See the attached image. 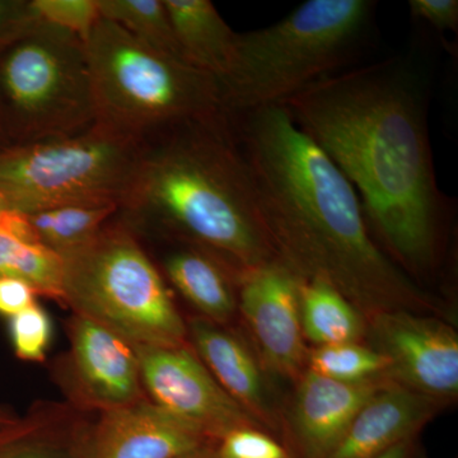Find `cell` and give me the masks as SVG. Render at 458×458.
<instances>
[{"label": "cell", "instance_id": "1", "mask_svg": "<svg viewBox=\"0 0 458 458\" xmlns=\"http://www.w3.org/2000/svg\"><path fill=\"white\" fill-rule=\"evenodd\" d=\"M423 75L401 57L344 69L283 102L352 183L367 225L406 269L441 258L450 199L439 190Z\"/></svg>", "mask_w": 458, "mask_h": 458}, {"label": "cell", "instance_id": "2", "mask_svg": "<svg viewBox=\"0 0 458 458\" xmlns=\"http://www.w3.org/2000/svg\"><path fill=\"white\" fill-rule=\"evenodd\" d=\"M229 120L280 261L301 279L331 283L360 311L432 307L376 245L352 183L283 105Z\"/></svg>", "mask_w": 458, "mask_h": 458}, {"label": "cell", "instance_id": "3", "mask_svg": "<svg viewBox=\"0 0 458 458\" xmlns=\"http://www.w3.org/2000/svg\"><path fill=\"white\" fill-rule=\"evenodd\" d=\"M119 212L188 238L238 274L280 260L227 111L147 141Z\"/></svg>", "mask_w": 458, "mask_h": 458}, {"label": "cell", "instance_id": "4", "mask_svg": "<svg viewBox=\"0 0 458 458\" xmlns=\"http://www.w3.org/2000/svg\"><path fill=\"white\" fill-rule=\"evenodd\" d=\"M84 47L96 123L111 131L146 144L225 113L216 78L157 53L111 21L101 17Z\"/></svg>", "mask_w": 458, "mask_h": 458}, {"label": "cell", "instance_id": "5", "mask_svg": "<svg viewBox=\"0 0 458 458\" xmlns=\"http://www.w3.org/2000/svg\"><path fill=\"white\" fill-rule=\"evenodd\" d=\"M376 3L309 0L276 25L240 33L236 62L221 83L227 113L282 105L339 73L369 35Z\"/></svg>", "mask_w": 458, "mask_h": 458}, {"label": "cell", "instance_id": "6", "mask_svg": "<svg viewBox=\"0 0 458 458\" xmlns=\"http://www.w3.org/2000/svg\"><path fill=\"white\" fill-rule=\"evenodd\" d=\"M62 301L132 345L181 346L188 327L164 276L125 225H107L62 256Z\"/></svg>", "mask_w": 458, "mask_h": 458}, {"label": "cell", "instance_id": "7", "mask_svg": "<svg viewBox=\"0 0 458 458\" xmlns=\"http://www.w3.org/2000/svg\"><path fill=\"white\" fill-rule=\"evenodd\" d=\"M95 123L80 38L40 20L0 53V128L9 147L69 137Z\"/></svg>", "mask_w": 458, "mask_h": 458}, {"label": "cell", "instance_id": "8", "mask_svg": "<svg viewBox=\"0 0 458 458\" xmlns=\"http://www.w3.org/2000/svg\"><path fill=\"white\" fill-rule=\"evenodd\" d=\"M146 144L95 125L0 152V192L30 214L72 204L122 205Z\"/></svg>", "mask_w": 458, "mask_h": 458}, {"label": "cell", "instance_id": "9", "mask_svg": "<svg viewBox=\"0 0 458 458\" xmlns=\"http://www.w3.org/2000/svg\"><path fill=\"white\" fill-rule=\"evenodd\" d=\"M141 385L152 403L186 421L213 442L258 420L216 381L198 355L185 346L134 345Z\"/></svg>", "mask_w": 458, "mask_h": 458}, {"label": "cell", "instance_id": "10", "mask_svg": "<svg viewBox=\"0 0 458 458\" xmlns=\"http://www.w3.org/2000/svg\"><path fill=\"white\" fill-rule=\"evenodd\" d=\"M370 348L388 361L386 378L445 401L458 393V336L439 319L409 310L378 312L369 325Z\"/></svg>", "mask_w": 458, "mask_h": 458}, {"label": "cell", "instance_id": "11", "mask_svg": "<svg viewBox=\"0 0 458 458\" xmlns=\"http://www.w3.org/2000/svg\"><path fill=\"white\" fill-rule=\"evenodd\" d=\"M240 307L262 360L278 375L295 377L309 358L300 313L301 278L280 260L243 271Z\"/></svg>", "mask_w": 458, "mask_h": 458}, {"label": "cell", "instance_id": "12", "mask_svg": "<svg viewBox=\"0 0 458 458\" xmlns=\"http://www.w3.org/2000/svg\"><path fill=\"white\" fill-rule=\"evenodd\" d=\"M212 439L146 400L104 410L84 439L83 458H189Z\"/></svg>", "mask_w": 458, "mask_h": 458}, {"label": "cell", "instance_id": "13", "mask_svg": "<svg viewBox=\"0 0 458 458\" xmlns=\"http://www.w3.org/2000/svg\"><path fill=\"white\" fill-rule=\"evenodd\" d=\"M386 377L343 382L307 370L292 411V438L297 458H327L348 432L358 412L379 390Z\"/></svg>", "mask_w": 458, "mask_h": 458}, {"label": "cell", "instance_id": "14", "mask_svg": "<svg viewBox=\"0 0 458 458\" xmlns=\"http://www.w3.org/2000/svg\"><path fill=\"white\" fill-rule=\"evenodd\" d=\"M72 360L84 394L102 410L143 400L134 345L84 316L71 325Z\"/></svg>", "mask_w": 458, "mask_h": 458}, {"label": "cell", "instance_id": "15", "mask_svg": "<svg viewBox=\"0 0 458 458\" xmlns=\"http://www.w3.org/2000/svg\"><path fill=\"white\" fill-rule=\"evenodd\" d=\"M441 403L442 401L391 382L361 408L327 458L378 457L412 439Z\"/></svg>", "mask_w": 458, "mask_h": 458}, {"label": "cell", "instance_id": "16", "mask_svg": "<svg viewBox=\"0 0 458 458\" xmlns=\"http://www.w3.org/2000/svg\"><path fill=\"white\" fill-rule=\"evenodd\" d=\"M188 334L199 360L223 390L259 423L273 426L260 369L245 345L207 318H192Z\"/></svg>", "mask_w": 458, "mask_h": 458}, {"label": "cell", "instance_id": "17", "mask_svg": "<svg viewBox=\"0 0 458 458\" xmlns=\"http://www.w3.org/2000/svg\"><path fill=\"white\" fill-rule=\"evenodd\" d=\"M188 64L212 75L219 86L236 62L238 35L209 0H164Z\"/></svg>", "mask_w": 458, "mask_h": 458}, {"label": "cell", "instance_id": "18", "mask_svg": "<svg viewBox=\"0 0 458 458\" xmlns=\"http://www.w3.org/2000/svg\"><path fill=\"white\" fill-rule=\"evenodd\" d=\"M188 247L165 259V274L186 300L212 322L227 321L236 309V298L222 262L203 251Z\"/></svg>", "mask_w": 458, "mask_h": 458}, {"label": "cell", "instance_id": "19", "mask_svg": "<svg viewBox=\"0 0 458 458\" xmlns=\"http://www.w3.org/2000/svg\"><path fill=\"white\" fill-rule=\"evenodd\" d=\"M300 313L303 336L318 346L358 343L366 333L360 310L325 279H301Z\"/></svg>", "mask_w": 458, "mask_h": 458}, {"label": "cell", "instance_id": "20", "mask_svg": "<svg viewBox=\"0 0 458 458\" xmlns=\"http://www.w3.org/2000/svg\"><path fill=\"white\" fill-rule=\"evenodd\" d=\"M119 210L116 204H72L26 216L38 242L63 256L87 245Z\"/></svg>", "mask_w": 458, "mask_h": 458}, {"label": "cell", "instance_id": "21", "mask_svg": "<svg viewBox=\"0 0 458 458\" xmlns=\"http://www.w3.org/2000/svg\"><path fill=\"white\" fill-rule=\"evenodd\" d=\"M63 273L62 256L0 228V279L21 280L38 294L62 301Z\"/></svg>", "mask_w": 458, "mask_h": 458}, {"label": "cell", "instance_id": "22", "mask_svg": "<svg viewBox=\"0 0 458 458\" xmlns=\"http://www.w3.org/2000/svg\"><path fill=\"white\" fill-rule=\"evenodd\" d=\"M98 4L102 18L122 27L135 40L188 64L164 0H98Z\"/></svg>", "mask_w": 458, "mask_h": 458}, {"label": "cell", "instance_id": "23", "mask_svg": "<svg viewBox=\"0 0 458 458\" xmlns=\"http://www.w3.org/2000/svg\"><path fill=\"white\" fill-rule=\"evenodd\" d=\"M310 370L343 382H360L386 377L388 361L370 346L358 343L318 346L309 352Z\"/></svg>", "mask_w": 458, "mask_h": 458}, {"label": "cell", "instance_id": "24", "mask_svg": "<svg viewBox=\"0 0 458 458\" xmlns=\"http://www.w3.org/2000/svg\"><path fill=\"white\" fill-rule=\"evenodd\" d=\"M84 441L72 445L41 438L38 430L14 421L0 430V458H83Z\"/></svg>", "mask_w": 458, "mask_h": 458}, {"label": "cell", "instance_id": "25", "mask_svg": "<svg viewBox=\"0 0 458 458\" xmlns=\"http://www.w3.org/2000/svg\"><path fill=\"white\" fill-rule=\"evenodd\" d=\"M49 315L38 303L9 318V334L14 354L26 361H42L50 345Z\"/></svg>", "mask_w": 458, "mask_h": 458}, {"label": "cell", "instance_id": "26", "mask_svg": "<svg viewBox=\"0 0 458 458\" xmlns=\"http://www.w3.org/2000/svg\"><path fill=\"white\" fill-rule=\"evenodd\" d=\"M42 22L73 33L83 42L101 20L98 0H32Z\"/></svg>", "mask_w": 458, "mask_h": 458}, {"label": "cell", "instance_id": "27", "mask_svg": "<svg viewBox=\"0 0 458 458\" xmlns=\"http://www.w3.org/2000/svg\"><path fill=\"white\" fill-rule=\"evenodd\" d=\"M216 458H293L280 445L258 428H238L222 437L216 447Z\"/></svg>", "mask_w": 458, "mask_h": 458}, {"label": "cell", "instance_id": "28", "mask_svg": "<svg viewBox=\"0 0 458 458\" xmlns=\"http://www.w3.org/2000/svg\"><path fill=\"white\" fill-rule=\"evenodd\" d=\"M38 21L32 0H0V53Z\"/></svg>", "mask_w": 458, "mask_h": 458}, {"label": "cell", "instance_id": "29", "mask_svg": "<svg viewBox=\"0 0 458 458\" xmlns=\"http://www.w3.org/2000/svg\"><path fill=\"white\" fill-rule=\"evenodd\" d=\"M410 11L418 20L429 23L438 32H457V0H410Z\"/></svg>", "mask_w": 458, "mask_h": 458}, {"label": "cell", "instance_id": "30", "mask_svg": "<svg viewBox=\"0 0 458 458\" xmlns=\"http://www.w3.org/2000/svg\"><path fill=\"white\" fill-rule=\"evenodd\" d=\"M36 292L17 279H0V315L13 318L36 303Z\"/></svg>", "mask_w": 458, "mask_h": 458}, {"label": "cell", "instance_id": "31", "mask_svg": "<svg viewBox=\"0 0 458 458\" xmlns=\"http://www.w3.org/2000/svg\"><path fill=\"white\" fill-rule=\"evenodd\" d=\"M376 458H415V448L414 445H412V439L394 445L391 450L386 451L385 454H379Z\"/></svg>", "mask_w": 458, "mask_h": 458}, {"label": "cell", "instance_id": "32", "mask_svg": "<svg viewBox=\"0 0 458 458\" xmlns=\"http://www.w3.org/2000/svg\"><path fill=\"white\" fill-rule=\"evenodd\" d=\"M14 421L16 420H14V419L12 418L8 412H5L4 410L0 408V430L11 426V424H13Z\"/></svg>", "mask_w": 458, "mask_h": 458}, {"label": "cell", "instance_id": "33", "mask_svg": "<svg viewBox=\"0 0 458 458\" xmlns=\"http://www.w3.org/2000/svg\"><path fill=\"white\" fill-rule=\"evenodd\" d=\"M189 458H216V447L208 448V450L200 452V454H195V456L189 457Z\"/></svg>", "mask_w": 458, "mask_h": 458}, {"label": "cell", "instance_id": "34", "mask_svg": "<svg viewBox=\"0 0 458 458\" xmlns=\"http://www.w3.org/2000/svg\"><path fill=\"white\" fill-rule=\"evenodd\" d=\"M9 143L7 138H5L4 132H3L2 128H0V152L4 149H8Z\"/></svg>", "mask_w": 458, "mask_h": 458}, {"label": "cell", "instance_id": "35", "mask_svg": "<svg viewBox=\"0 0 458 458\" xmlns=\"http://www.w3.org/2000/svg\"><path fill=\"white\" fill-rule=\"evenodd\" d=\"M8 209H11V208H9L7 200H5V198L3 197L2 192H0V216H3V213L7 212Z\"/></svg>", "mask_w": 458, "mask_h": 458}]
</instances>
